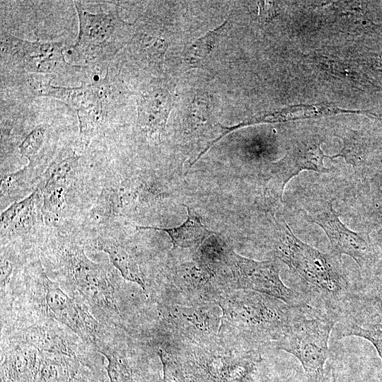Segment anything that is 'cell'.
Instances as JSON below:
<instances>
[{
    "label": "cell",
    "mask_w": 382,
    "mask_h": 382,
    "mask_svg": "<svg viewBox=\"0 0 382 382\" xmlns=\"http://www.w3.org/2000/svg\"><path fill=\"white\" fill-rule=\"evenodd\" d=\"M217 305L221 311L219 339L263 352L274 349L283 337L295 307L267 294L244 289L226 292Z\"/></svg>",
    "instance_id": "cell-1"
},
{
    "label": "cell",
    "mask_w": 382,
    "mask_h": 382,
    "mask_svg": "<svg viewBox=\"0 0 382 382\" xmlns=\"http://www.w3.org/2000/svg\"><path fill=\"white\" fill-rule=\"evenodd\" d=\"M272 248L277 259L299 277L304 286L301 292L310 304L338 320L352 286L342 257L322 253L303 243L283 221L277 222Z\"/></svg>",
    "instance_id": "cell-2"
},
{
    "label": "cell",
    "mask_w": 382,
    "mask_h": 382,
    "mask_svg": "<svg viewBox=\"0 0 382 382\" xmlns=\"http://www.w3.org/2000/svg\"><path fill=\"white\" fill-rule=\"evenodd\" d=\"M178 353L201 382H268L269 360L265 352L218 340L209 345L163 343Z\"/></svg>",
    "instance_id": "cell-3"
},
{
    "label": "cell",
    "mask_w": 382,
    "mask_h": 382,
    "mask_svg": "<svg viewBox=\"0 0 382 382\" xmlns=\"http://www.w3.org/2000/svg\"><path fill=\"white\" fill-rule=\"evenodd\" d=\"M158 289V303L181 305L216 304L234 290L225 264L204 260L196 252L188 260L173 258Z\"/></svg>",
    "instance_id": "cell-4"
},
{
    "label": "cell",
    "mask_w": 382,
    "mask_h": 382,
    "mask_svg": "<svg viewBox=\"0 0 382 382\" xmlns=\"http://www.w3.org/2000/svg\"><path fill=\"white\" fill-rule=\"evenodd\" d=\"M337 320L311 304L295 306L287 331L275 345L301 363L308 382H328L325 367L329 339Z\"/></svg>",
    "instance_id": "cell-5"
},
{
    "label": "cell",
    "mask_w": 382,
    "mask_h": 382,
    "mask_svg": "<svg viewBox=\"0 0 382 382\" xmlns=\"http://www.w3.org/2000/svg\"><path fill=\"white\" fill-rule=\"evenodd\" d=\"M30 77L28 85L36 96L60 100L76 111L81 142L87 146L101 132L111 115V83L108 73L92 76L78 87L53 86L40 78Z\"/></svg>",
    "instance_id": "cell-6"
},
{
    "label": "cell",
    "mask_w": 382,
    "mask_h": 382,
    "mask_svg": "<svg viewBox=\"0 0 382 382\" xmlns=\"http://www.w3.org/2000/svg\"><path fill=\"white\" fill-rule=\"evenodd\" d=\"M78 13L79 30L72 46L79 58L87 65H105L122 47V31L125 22L116 6L110 4L90 5L74 1Z\"/></svg>",
    "instance_id": "cell-7"
},
{
    "label": "cell",
    "mask_w": 382,
    "mask_h": 382,
    "mask_svg": "<svg viewBox=\"0 0 382 382\" xmlns=\"http://www.w3.org/2000/svg\"><path fill=\"white\" fill-rule=\"evenodd\" d=\"M218 307L158 303V344L205 346L215 342L221 316Z\"/></svg>",
    "instance_id": "cell-8"
},
{
    "label": "cell",
    "mask_w": 382,
    "mask_h": 382,
    "mask_svg": "<svg viewBox=\"0 0 382 382\" xmlns=\"http://www.w3.org/2000/svg\"><path fill=\"white\" fill-rule=\"evenodd\" d=\"M281 262L278 259L256 261L238 255L231 248L226 257L234 290H250L267 294L291 306L310 304L302 292L287 286L282 281Z\"/></svg>",
    "instance_id": "cell-9"
},
{
    "label": "cell",
    "mask_w": 382,
    "mask_h": 382,
    "mask_svg": "<svg viewBox=\"0 0 382 382\" xmlns=\"http://www.w3.org/2000/svg\"><path fill=\"white\" fill-rule=\"evenodd\" d=\"M64 49L59 42H31L6 33L1 37L4 65L35 74H64L81 69L66 61Z\"/></svg>",
    "instance_id": "cell-10"
},
{
    "label": "cell",
    "mask_w": 382,
    "mask_h": 382,
    "mask_svg": "<svg viewBox=\"0 0 382 382\" xmlns=\"http://www.w3.org/2000/svg\"><path fill=\"white\" fill-rule=\"evenodd\" d=\"M302 212L307 221L317 224L324 231L330 243L331 253L340 257L345 254L352 257L362 272L378 267L376 251L361 234L342 222L332 202L326 201Z\"/></svg>",
    "instance_id": "cell-11"
},
{
    "label": "cell",
    "mask_w": 382,
    "mask_h": 382,
    "mask_svg": "<svg viewBox=\"0 0 382 382\" xmlns=\"http://www.w3.org/2000/svg\"><path fill=\"white\" fill-rule=\"evenodd\" d=\"M337 323L382 330V269L362 272L361 280L352 284Z\"/></svg>",
    "instance_id": "cell-12"
},
{
    "label": "cell",
    "mask_w": 382,
    "mask_h": 382,
    "mask_svg": "<svg viewBox=\"0 0 382 382\" xmlns=\"http://www.w3.org/2000/svg\"><path fill=\"white\" fill-rule=\"evenodd\" d=\"M62 254L66 272L88 302L119 314L114 288L100 266L89 260L79 247L65 248Z\"/></svg>",
    "instance_id": "cell-13"
},
{
    "label": "cell",
    "mask_w": 382,
    "mask_h": 382,
    "mask_svg": "<svg viewBox=\"0 0 382 382\" xmlns=\"http://www.w3.org/2000/svg\"><path fill=\"white\" fill-rule=\"evenodd\" d=\"M322 140L308 137L296 141L285 156L270 167V187L273 195L280 202L286 185L303 170L328 173L330 169L324 166V154L320 148Z\"/></svg>",
    "instance_id": "cell-14"
},
{
    "label": "cell",
    "mask_w": 382,
    "mask_h": 382,
    "mask_svg": "<svg viewBox=\"0 0 382 382\" xmlns=\"http://www.w3.org/2000/svg\"><path fill=\"white\" fill-rule=\"evenodd\" d=\"M42 279L44 302L48 313L84 340L96 342L99 334L98 321L46 274H42Z\"/></svg>",
    "instance_id": "cell-15"
},
{
    "label": "cell",
    "mask_w": 382,
    "mask_h": 382,
    "mask_svg": "<svg viewBox=\"0 0 382 382\" xmlns=\"http://www.w3.org/2000/svg\"><path fill=\"white\" fill-rule=\"evenodd\" d=\"M110 382H163L162 365L146 355L128 351L102 350Z\"/></svg>",
    "instance_id": "cell-16"
},
{
    "label": "cell",
    "mask_w": 382,
    "mask_h": 382,
    "mask_svg": "<svg viewBox=\"0 0 382 382\" xmlns=\"http://www.w3.org/2000/svg\"><path fill=\"white\" fill-rule=\"evenodd\" d=\"M171 96L168 89L157 85L148 86L137 100V125L149 137L159 139L165 129L171 108Z\"/></svg>",
    "instance_id": "cell-17"
},
{
    "label": "cell",
    "mask_w": 382,
    "mask_h": 382,
    "mask_svg": "<svg viewBox=\"0 0 382 382\" xmlns=\"http://www.w3.org/2000/svg\"><path fill=\"white\" fill-rule=\"evenodd\" d=\"M40 352L23 344L8 351L2 360L1 382H33Z\"/></svg>",
    "instance_id": "cell-18"
},
{
    "label": "cell",
    "mask_w": 382,
    "mask_h": 382,
    "mask_svg": "<svg viewBox=\"0 0 382 382\" xmlns=\"http://www.w3.org/2000/svg\"><path fill=\"white\" fill-rule=\"evenodd\" d=\"M18 337L21 342L32 346L40 352L76 357L69 339L62 331L52 326L30 327L23 330Z\"/></svg>",
    "instance_id": "cell-19"
},
{
    "label": "cell",
    "mask_w": 382,
    "mask_h": 382,
    "mask_svg": "<svg viewBox=\"0 0 382 382\" xmlns=\"http://www.w3.org/2000/svg\"><path fill=\"white\" fill-rule=\"evenodd\" d=\"M187 218L180 226L172 228H162L152 226H137L140 229L159 230L167 233L174 247L192 248L197 247L212 233L204 219L194 209L187 207Z\"/></svg>",
    "instance_id": "cell-20"
},
{
    "label": "cell",
    "mask_w": 382,
    "mask_h": 382,
    "mask_svg": "<svg viewBox=\"0 0 382 382\" xmlns=\"http://www.w3.org/2000/svg\"><path fill=\"white\" fill-rule=\"evenodd\" d=\"M97 248L107 253L123 278L146 289V284L135 255L121 244L108 239H99Z\"/></svg>",
    "instance_id": "cell-21"
},
{
    "label": "cell",
    "mask_w": 382,
    "mask_h": 382,
    "mask_svg": "<svg viewBox=\"0 0 382 382\" xmlns=\"http://www.w3.org/2000/svg\"><path fill=\"white\" fill-rule=\"evenodd\" d=\"M156 353L162 365L163 382H201L189 364L175 351L158 347Z\"/></svg>",
    "instance_id": "cell-22"
},
{
    "label": "cell",
    "mask_w": 382,
    "mask_h": 382,
    "mask_svg": "<svg viewBox=\"0 0 382 382\" xmlns=\"http://www.w3.org/2000/svg\"><path fill=\"white\" fill-rule=\"evenodd\" d=\"M37 188L29 196L20 202H15L1 215V230L27 227L35 221V201L38 199Z\"/></svg>",
    "instance_id": "cell-23"
},
{
    "label": "cell",
    "mask_w": 382,
    "mask_h": 382,
    "mask_svg": "<svg viewBox=\"0 0 382 382\" xmlns=\"http://www.w3.org/2000/svg\"><path fill=\"white\" fill-rule=\"evenodd\" d=\"M69 183L45 181L42 188V207L45 214L59 212L65 203Z\"/></svg>",
    "instance_id": "cell-24"
},
{
    "label": "cell",
    "mask_w": 382,
    "mask_h": 382,
    "mask_svg": "<svg viewBox=\"0 0 382 382\" xmlns=\"http://www.w3.org/2000/svg\"><path fill=\"white\" fill-rule=\"evenodd\" d=\"M331 335L335 340L352 336L366 339L375 347L382 362V330H365L356 325L337 323Z\"/></svg>",
    "instance_id": "cell-25"
},
{
    "label": "cell",
    "mask_w": 382,
    "mask_h": 382,
    "mask_svg": "<svg viewBox=\"0 0 382 382\" xmlns=\"http://www.w3.org/2000/svg\"><path fill=\"white\" fill-rule=\"evenodd\" d=\"M225 26L226 23L193 42L186 52L187 61L194 64L206 58L213 50Z\"/></svg>",
    "instance_id": "cell-26"
},
{
    "label": "cell",
    "mask_w": 382,
    "mask_h": 382,
    "mask_svg": "<svg viewBox=\"0 0 382 382\" xmlns=\"http://www.w3.org/2000/svg\"><path fill=\"white\" fill-rule=\"evenodd\" d=\"M34 158L30 160V163L24 168L18 172L4 175L1 180V197L6 195L15 194L17 189L22 188L23 184L26 183L29 173L33 167Z\"/></svg>",
    "instance_id": "cell-27"
},
{
    "label": "cell",
    "mask_w": 382,
    "mask_h": 382,
    "mask_svg": "<svg viewBox=\"0 0 382 382\" xmlns=\"http://www.w3.org/2000/svg\"><path fill=\"white\" fill-rule=\"evenodd\" d=\"M45 138V128L42 126L35 127L21 141L20 154L29 160L34 158L42 146Z\"/></svg>",
    "instance_id": "cell-28"
},
{
    "label": "cell",
    "mask_w": 382,
    "mask_h": 382,
    "mask_svg": "<svg viewBox=\"0 0 382 382\" xmlns=\"http://www.w3.org/2000/svg\"><path fill=\"white\" fill-rule=\"evenodd\" d=\"M142 47L148 60L156 62L163 58L167 46L163 40L156 37L147 40Z\"/></svg>",
    "instance_id": "cell-29"
},
{
    "label": "cell",
    "mask_w": 382,
    "mask_h": 382,
    "mask_svg": "<svg viewBox=\"0 0 382 382\" xmlns=\"http://www.w3.org/2000/svg\"><path fill=\"white\" fill-rule=\"evenodd\" d=\"M13 271L12 263L6 259L2 260L1 262V292L6 288L8 282L9 277Z\"/></svg>",
    "instance_id": "cell-30"
},
{
    "label": "cell",
    "mask_w": 382,
    "mask_h": 382,
    "mask_svg": "<svg viewBox=\"0 0 382 382\" xmlns=\"http://www.w3.org/2000/svg\"><path fill=\"white\" fill-rule=\"evenodd\" d=\"M268 382H298L293 381L291 377H287L277 373L270 363V375ZM302 382V381H301Z\"/></svg>",
    "instance_id": "cell-31"
},
{
    "label": "cell",
    "mask_w": 382,
    "mask_h": 382,
    "mask_svg": "<svg viewBox=\"0 0 382 382\" xmlns=\"http://www.w3.org/2000/svg\"><path fill=\"white\" fill-rule=\"evenodd\" d=\"M350 382H382V370L377 374H368Z\"/></svg>",
    "instance_id": "cell-32"
},
{
    "label": "cell",
    "mask_w": 382,
    "mask_h": 382,
    "mask_svg": "<svg viewBox=\"0 0 382 382\" xmlns=\"http://www.w3.org/2000/svg\"><path fill=\"white\" fill-rule=\"evenodd\" d=\"M337 375L335 368L332 366L330 369V376L328 382H337Z\"/></svg>",
    "instance_id": "cell-33"
}]
</instances>
